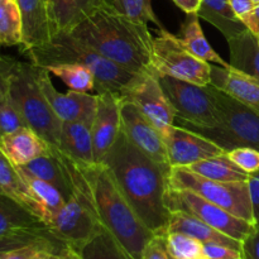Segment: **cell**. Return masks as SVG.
<instances>
[{
    "label": "cell",
    "instance_id": "obj_1",
    "mask_svg": "<svg viewBox=\"0 0 259 259\" xmlns=\"http://www.w3.org/2000/svg\"><path fill=\"white\" fill-rule=\"evenodd\" d=\"M70 180L72 195L91 205L103 227L134 259H142L147 243L156 235L143 224L104 163H85L51 147Z\"/></svg>",
    "mask_w": 259,
    "mask_h": 259
},
{
    "label": "cell",
    "instance_id": "obj_2",
    "mask_svg": "<svg viewBox=\"0 0 259 259\" xmlns=\"http://www.w3.org/2000/svg\"><path fill=\"white\" fill-rule=\"evenodd\" d=\"M101 163L113 174L119 189L143 224L158 237L168 233L169 210L164 205L171 167L162 166L139 151L121 132Z\"/></svg>",
    "mask_w": 259,
    "mask_h": 259
},
{
    "label": "cell",
    "instance_id": "obj_3",
    "mask_svg": "<svg viewBox=\"0 0 259 259\" xmlns=\"http://www.w3.org/2000/svg\"><path fill=\"white\" fill-rule=\"evenodd\" d=\"M71 33L131 72L154 73L151 63L153 35L148 24L124 17L115 8L98 10Z\"/></svg>",
    "mask_w": 259,
    "mask_h": 259
},
{
    "label": "cell",
    "instance_id": "obj_4",
    "mask_svg": "<svg viewBox=\"0 0 259 259\" xmlns=\"http://www.w3.org/2000/svg\"><path fill=\"white\" fill-rule=\"evenodd\" d=\"M24 53L30 58V62L43 68L65 63L89 68L95 75V94L111 91L120 96L142 76L116 65L71 32L53 33L47 43L30 48Z\"/></svg>",
    "mask_w": 259,
    "mask_h": 259
},
{
    "label": "cell",
    "instance_id": "obj_5",
    "mask_svg": "<svg viewBox=\"0 0 259 259\" xmlns=\"http://www.w3.org/2000/svg\"><path fill=\"white\" fill-rule=\"evenodd\" d=\"M39 66L0 56L3 89L22 113L28 126L51 147H58L62 121L56 116L38 82Z\"/></svg>",
    "mask_w": 259,
    "mask_h": 259
},
{
    "label": "cell",
    "instance_id": "obj_6",
    "mask_svg": "<svg viewBox=\"0 0 259 259\" xmlns=\"http://www.w3.org/2000/svg\"><path fill=\"white\" fill-rule=\"evenodd\" d=\"M210 91L218 116V125L212 128L197 126L176 118L175 125L190 129L214 142L224 152L238 147H252L259 151V113L244 105L209 83Z\"/></svg>",
    "mask_w": 259,
    "mask_h": 259
},
{
    "label": "cell",
    "instance_id": "obj_7",
    "mask_svg": "<svg viewBox=\"0 0 259 259\" xmlns=\"http://www.w3.org/2000/svg\"><path fill=\"white\" fill-rule=\"evenodd\" d=\"M35 245L47 252L66 247L40 218L0 194V253Z\"/></svg>",
    "mask_w": 259,
    "mask_h": 259
},
{
    "label": "cell",
    "instance_id": "obj_8",
    "mask_svg": "<svg viewBox=\"0 0 259 259\" xmlns=\"http://www.w3.org/2000/svg\"><path fill=\"white\" fill-rule=\"evenodd\" d=\"M168 187L195 192L230 214L254 224L248 181H215L190 171L187 167H171Z\"/></svg>",
    "mask_w": 259,
    "mask_h": 259
},
{
    "label": "cell",
    "instance_id": "obj_9",
    "mask_svg": "<svg viewBox=\"0 0 259 259\" xmlns=\"http://www.w3.org/2000/svg\"><path fill=\"white\" fill-rule=\"evenodd\" d=\"M152 70L158 76H169L206 86L211 82V63L192 55L177 35L159 28L152 40Z\"/></svg>",
    "mask_w": 259,
    "mask_h": 259
},
{
    "label": "cell",
    "instance_id": "obj_10",
    "mask_svg": "<svg viewBox=\"0 0 259 259\" xmlns=\"http://www.w3.org/2000/svg\"><path fill=\"white\" fill-rule=\"evenodd\" d=\"M164 205L169 212L184 211L194 215L218 232L239 242H242L255 227L252 223L230 214L223 207L207 201L206 199L189 190L168 187L164 194Z\"/></svg>",
    "mask_w": 259,
    "mask_h": 259
},
{
    "label": "cell",
    "instance_id": "obj_11",
    "mask_svg": "<svg viewBox=\"0 0 259 259\" xmlns=\"http://www.w3.org/2000/svg\"><path fill=\"white\" fill-rule=\"evenodd\" d=\"M47 225L58 240L78 252L105 229L91 205L76 194L48 220Z\"/></svg>",
    "mask_w": 259,
    "mask_h": 259
},
{
    "label": "cell",
    "instance_id": "obj_12",
    "mask_svg": "<svg viewBox=\"0 0 259 259\" xmlns=\"http://www.w3.org/2000/svg\"><path fill=\"white\" fill-rule=\"evenodd\" d=\"M158 80L176 111V118L197 126L218 125L217 111L207 85H196L169 76H158Z\"/></svg>",
    "mask_w": 259,
    "mask_h": 259
},
{
    "label": "cell",
    "instance_id": "obj_13",
    "mask_svg": "<svg viewBox=\"0 0 259 259\" xmlns=\"http://www.w3.org/2000/svg\"><path fill=\"white\" fill-rule=\"evenodd\" d=\"M119 98L126 99L137 105V108L161 132L162 137L175 125L176 111L164 94L158 75L156 73L142 75Z\"/></svg>",
    "mask_w": 259,
    "mask_h": 259
},
{
    "label": "cell",
    "instance_id": "obj_14",
    "mask_svg": "<svg viewBox=\"0 0 259 259\" xmlns=\"http://www.w3.org/2000/svg\"><path fill=\"white\" fill-rule=\"evenodd\" d=\"M120 129L126 138L146 156L162 166L171 167L167 159L166 144L161 132L151 120L126 99L119 98Z\"/></svg>",
    "mask_w": 259,
    "mask_h": 259
},
{
    "label": "cell",
    "instance_id": "obj_15",
    "mask_svg": "<svg viewBox=\"0 0 259 259\" xmlns=\"http://www.w3.org/2000/svg\"><path fill=\"white\" fill-rule=\"evenodd\" d=\"M38 82L53 113L61 121H83L93 124L98 104L96 94L91 95L90 93L72 90L60 93L53 86L50 72L43 67H39L38 71Z\"/></svg>",
    "mask_w": 259,
    "mask_h": 259
},
{
    "label": "cell",
    "instance_id": "obj_16",
    "mask_svg": "<svg viewBox=\"0 0 259 259\" xmlns=\"http://www.w3.org/2000/svg\"><path fill=\"white\" fill-rule=\"evenodd\" d=\"M163 141L171 167H189L201 159L224 153L214 142L179 125H172L163 134Z\"/></svg>",
    "mask_w": 259,
    "mask_h": 259
},
{
    "label": "cell",
    "instance_id": "obj_17",
    "mask_svg": "<svg viewBox=\"0 0 259 259\" xmlns=\"http://www.w3.org/2000/svg\"><path fill=\"white\" fill-rule=\"evenodd\" d=\"M96 95L98 104L91 124V136L94 159L95 163H101L120 133V111L118 95L111 91H101Z\"/></svg>",
    "mask_w": 259,
    "mask_h": 259
},
{
    "label": "cell",
    "instance_id": "obj_18",
    "mask_svg": "<svg viewBox=\"0 0 259 259\" xmlns=\"http://www.w3.org/2000/svg\"><path fill=\"white\" fill-rule=\"evenodd\" d=\"M15 3L22 20L23 52L47 43L53 34L47 0H15Z\"/></svg>",
    "mask_w": 259,
    "mask_h": 259
},
{
    "label": "cell",
    "instance_id": "obj_19",
    "mask_svg": "<svg viewBox=\"0 0 259 259\" xmlns=\"http://www.w3.org/2000/svg\"><path fill=\"white\" fill-rule=\"evenodd\" d=\"M211 85L259 113V81L232 66L211 63Z\"/></svg>",
    "mask_w": 259,
    "mask_h": 259
},
{
    "label": "cell",
    "instance_id": "obj_20",
    "mask_svg": "<svg viewBox=\"0 0 259 259\" xmlns=\"http://www.w3.org/2000/svg\"><path fill=\"white\" fill-rule=\"evenodd\" d=\"M53 33L71 32L98 10L114 8L113 0H50Z\"/></svg>",
    "mask_w": 259,
    "mask_h": 259
},
{
    "label": "cell",
    "instance_id": "obj_21",
    "mask_svg": "<svg viewBox=\"0 0 259 259\" xmlns=\"http://www.w3.org/2000/svg\"><path fill=\"white\" fill-rule=\"evenodd\" d=\"M0 149L17 167L24 166L33 159L47 154L51 146L29 126L0 137Z\"/></svg>",
    "mask_w": 259,
    "mask_h": 259
},
{
    "label": "cell",
    "instance_id": "obj_22",
    "mask_svg": "<svg viewBox=\"0 0 259 259\" xmlns=\"http://www.w3.org/2000/svg\"><path fill=\"white\" fill-rule=\"evenodd\" d=\"M0 194L10 197L42 219V209L25 181L19 167L13 164L0 149Z\"/></svg>",
    "mask_w": 259,
    "mask_h": 259
},
{
    "label": "cell",
    "instance_id": "obj_23",
    "mask_svg": "<svg viewBox=\"0 0 259 259\" xmlns=\"http://www.w3.org/2000/svg\"><path fill=\"white\" fill-rule=\"evenodd\" d=\"M57 148L76 161L95 163L91 124L83 121H62Z\"/></svg>",
    "mask_w": 259,
    "mask_h": 259
},
{
    "label": "cell",
    "instance_id": "obj_24",
    "mask_svg": "<svg viewBox=\"0 0 259 259\" xmlns=\"http://www.w3.org/2000/svg\"><path fill=\"white\" fill-rule=\"evenodd\" d=\"M171 232L184 233V234H187L190 237L195 238V239L200 240L202 244L218 243V244L229 245V247L235 248V249L242 248V242L218 232L217 229L210 227L209 224L204 223L202 220L184 211L171 212L168 223V233Z\"/></svg>",
    "mask_w": 259,
    "mask_h": 259
},
{
    "label": "cell",
    "instance_id": "obj_25",
    "mask_svg": "<svg viewBox=\"0 0 259 259\" xmlns=\"http://www.w3.org/2000/svg\"><path fill=\"white\" fill-rule=\"evenodd\" d=\"M197 15L220 30L227 40L248 29L228 0H200Z\"/></svg>",
    "mask_w": 259,
    "mask_h": 259
},
{
    "label": "cell",
    "instance_id": "obj_26",
    "mask_svg": "<svg viewBox=\"0 0 259 259\" xmlns=\"http://www.w3.org/2000/svg\"><path fill=\"white\" fill-rule=\"evenodd\" d=\"M229 65L235 70L252 76L259 81V42L249 29L228 39Z\"/></svg>",
    "mask_w": 259,
    "mask_h": 259
},
{
    "label": "cell",
    "instance_id": "obj_27",
    "mask_svg": "<svg viewBox=\"0 0 259 259\" xmlns=\"http://www.w3.org/2000/svg\"><path fill=\"white\" fill-rule=\"evenodd\" d=\"M19 168L27 175L53 185L65 196L67 201L72 197L70 180L66 175L62 163L55 154V152L52 151V148L47 154H43V156L33 159L32 162L24 164V166H20Z\"/></svg>",
    "mask_w": 259,
    "mask_h": 259
},
{
    "label": "cell",
    "instance_id": "obj_28",
    "mask_svg": "<svg viewBox=\"0 0 259 259\" xmlns=\"http://www.w3.org/2000/svg\"><path fill=\"white\" fill-rule=\"evenodd\" d=\"M180 39L184 43L185 47L195 55L196 57L201 58V60L206 61L209 63H214V65L224 66L228 67L229 62L223 60L214 48L211 47L209 42H207L206 37H205L202 28L200 25V17L197 13H190L187 14L186 19L181 24V29H180Z\"/></svg>",
    "mask_w": 259,
    "mask_h": 259
},
{
    "label": "cell",
    "instance_id": "obj_29",
    "mask_svg": "<svg viewBox=\"0 0 259 259\" xmlns=\"http://www.w3.org/2000/svg\"><path fill=\"white\" fill-rule=\"evenodd\" d=\"M187 168L195 174L200 175L206 179L215 180L223 182H235V181H248L249 175L237 166L232 159L228 157L227 152L218 156L209 157L201 159L196 163L191 164Z\"/></svg>",
    "mask_w": 259,
    "mask_h": 259
},
{
    "label": "cell",
    "instance_id": "obj_30",
    "mask_svg": "<svg viewBox=\"0 0 259 259\" xmlns=\"http://www.w3.org/2000/svg\"><path fill=\"white\" fill-rule=\"evenodd\" d=\"M22 174L24 176L25 181L29 185L33 194H34L40 209H42V220L47 224L48 220L67 202V200L65 199V196L53 185L48 184V182L43 181V180L35 179V177L27 175L23 171Z\"/></svg>",
    "mask_w": 259,
    "mask_h": 259
},
{
    "label": "cell",
    "instance_id": "obj_31",
    "mask_svg": "<svg viewBox=\"0 0 259 259\" xmlns=\"http://www.w3.org/2000/svg\"><path fill=\"white\" fill-rule=\"evenodd\" d=\"M46 70L53 76L60 78L68 88V90L78 93H91L95 91V75L91 70L75 63L50 66Z\"/></svg>",
    "mask_w": 259,
    "mask_h": 259
},
{
    "label": "cell",
    "instance_id": "obj_32",
    "mask_svg": "<svg viewBox=\"0 0 259 259\" xmlns=\"http://www.w3.org/2000/svg\"><path fill=\"white\" fill-rule=\"evenodd\" d=\"M82 259H134L106 229L80 250Z\"/></svg>",
    "mask_w": 259,
    "mask_h": 259
},
{
    "label": "cell",
    "instance_id": "obj_33",
    "mask_svg": "<svg viewBox=\"0 0 259 259\" xmlns=\"http://www.w3.org/2000/svg\"><path fill=\"white\" fill-rule=\"evenodd\" d=\"M22 45V20L15 0L0 5V47Z\"/></svg>",
    "mask_w": 259,
    "mask_h": 259
},
{
    "label": "cell",
    "instance_id": "obj_34",
    "mask_svg": "<svg viewBox=\"0 0 259 259\" xmlns=\"http://www.w3.org/2000/svg\"><path fill=\"white\" fill-rule=\"evenodd\" d=\"M164 242L172 259H207L204 252V244L184 233H167Z\"/></svg>",
    "mask_w": 259,
    "mask_h": 259
},
{
    "label": "cell",
    "instance_id": "obj_35",
    "mask_svg": "<svg viewBox=\"0 0 259 259\" xmlns=\"http://www.w3.org/2000/svg\"><path fill=\"white\" fill-rule=\"evenodd\" d=\"M113 2L116 12L124 17L144 24L153 23L158 27V29L163 28L152 8L151 0H113Z\"/></svg>",
    "mask_w": 259,
    "mask_h": 259
},
{
    "label": "cell",
    "instance_id": "obj_36",
    "mask_svg": "<svg viewBox=\"0 0 259 259\" xmlns=\"http://www.w3.org/2000/svg\"><path fill=\"white\" fill-rule=\"evenodd\" d=\"M24 126H28L27 121L24 120L14 101L4 91L0 98V137L13 133Z\"/></svg>",
    "mask_w": 259,
    "mask_h": 259
},
{
    "label": "cell",
    "instance_id": "obj_37",
    "mask_svg": "<svg viewBox=\"0 0 259 259\" xmlns=\"http://www.w3.org/2000/svg\"><path fill=\"white\" fill-rule=\"evenodd\" d=\"M228 157L248 175L259 171V151L252 147H238L227 152Z\"/></svg>",
    "mask_w": 259,
    "mask_h": 259
},
{
    "label": "cell",
    "instance_id": "obj_38",
    "mask_svg": "<svg viewBox=\"0 0 259 259\" xmlns=\"http://www.w3.org/2000/svg\"><path fill=\"white\" fill-rule=\"evenodd\" d=\"M204 252L207 259H242L240 249L218 243L204 244Z\"/></svg>",
    "mask_w": 259,
    "mask_h": 259
},
{
    "label": "cell",
    "instance_id": "obj_39",
    "mask_svg": "<svg viewBox=\"0 0 259 259\" xmlns=\"http://www.w3.org/2000/svg\"><path fill=\"white\" fill-rule=\"evenodd\" d=\"M47 250L42 249L35 245L17 248V249L8 250L0 253V259H45Z\"/></svg>",
    "mask_w": 259,
    "mask_h": 259
},
{
    "label": "cell",
    "instance_id": "obj_40",
    "mask_svg": "<svg viewBox=\"0 0 259 259\" xmlns=\"http://www.w3.org/2000/svg\"><path fill=\"white\" fill-rule=\"evenodd\" d=\"M142 259H172L167 252L164 237L156 235L152 238L144 248Z\"/></svg>",
    "mask_w": 259,
    "mask_h": 259
},
{
    "label": "cell",
    "instance_id": "obj_41",
    "mask_svg": "<svg viewBox=\"0 0 259 259\" xmlns=\"http://www.w3.org/2000/svg\"><path fill=\"white\" fill-rule=\"evenodd\" d=\"M242 259H259V227L254 229L242 240Z\"/></svg>",
    "mask_w": 259,
    "mask_h": 259
},
{
    "label": "cell",
    "instance_id": "obj_42",
    "mask_svg": "<svg viewBox=\"0 0 259 259\" xmlns=\"http://www.w3.org/2000/svg\"><path fill=\"white\" fill-rule=\"evenodd\" d=\"M248 186H249L250 200H252L254 224L259 227V171L249 175V177H248Z\"/></svg>",
    "mask_w": 259,
    "mask_h": 259
},
{
    "label": "cell",
    "instance_id": "obj_43",
    "mask_svg": "<svg viewBox=\"0 0 259 259\" xmlns=\"http://www.w3.org/2000/svg\"><path fill=\"white\" fill-rule=\"evenodd\" d=\"M45 259H82V257H81V253L75 248L66 245L55 252H48Z\"/></svg>",
    "mask_w": 259,
    "mask_h": 259
},
{
    "label": "cell",
    "instance_id": "obj_44",
    "mask_svg": "<svg viewBox=\"0 0 259 259\" xmlns=\"http://www.w3.org/2000/svg\"><path fill=\"white\" fill-rule=\"evenodd\" d=\"M242 22L244 23L245 27L253 32L254 34H258L259 33V3L255 4V7L250 10L248 14H245L244 17L240 18Z\"/></svg>",
    "mask_w": 259,
    "mask_h": 259
},
{
    "label": "cell",
    "instance_id": "obj_45",
    "mask_svg": "<svg viewBox=\"0 0 259 259\" xmlns=\"http://www.w3.org/2000/svg\"><path fill=\"white\" fill-rule=\"evenodd\" d=\"M228 2L239 18L244 17L255 7V3L252 0H228Z\"/></svg>",
    "mask_w": 259,
    "mask_h": 259
},
{
    "label": "cell",
    "instance_id": "obj_46",
    "mask_svg": "<svg viewBox=\"0 0 259 259\" xmlns=\"http://www.w3.org/2000/svg\"><path fill=\"white\" fill-rule=\"evenodd\" d=\"M175 4L181 8L186 14L190 13H197L200 7V0H174Z\"/></svg>",
    "mask_w": 259,
    "mask_h": 259
},
{
    "label": "cell",
    "instance_id": "obj_47",
    "mask_svg": "<svg viewBox=\"0 0 259 259\" xmlns=\"http://www.w3.org/2000/svg\"><path fill=\"white\" fill-rule=\"evenodd\" d=\"M3 94H4V89H3L2 80H0V98H2V96H3Z\"/></svg>",
    "mask_w": 259,
    "mask_h": 259
},
{
    "label": "cell",
    "instance_id": "obj_48",
    "mask_svg": "<svg viewBox=\"0 0 259 259\" xmlns=\"http://www.w3.org/2000/svg\"><path fill=\"white\" fill-rule=\"evenodd\" d=\"M8 2H10V0H0V5L5 4V3H8Z\"/></svg>",
    "mask_w": 259,
    "mask_h": 259
},
{
    "label": "cell",
    "instance_id": "obj_49",
    "mask_svg": "<svg viewBox=\"0 0 259 259\" xmlns=\"http://www.w3.org/2000/svg\"><path fill=\"white\" fill-rule=\"evenodd\" d=\"M252 2H254L255 4H258V3H259V0H252Z\"/></svg>",
    "mask_w": 259,
    "mask_h": 259
},
{
    "label": "cell",
    "instance_id": "obj_50",
    "mask_svg": "<svg viewBox=\"0 0 259 259\" xmlns=\"http://www.w3.org/2000/svg\"><path fill=\"white\" fill-rule=\"evenodd\" d=\"M255 35H257V38H258V42H259V33H258V34H255Z\"/></svg>",
    "mask_w": 259,
    "mask_h": 259
},
{
    "label": "cell",
    "instance_id": "obj_51",
    "mask_svg": "<svg viewBox=\"0 0 259 259\" xmlns=\"http://www.w3.org/2000/svg\"><path fill=\"white\" fill-rule=\"evenodd\" d=\"M47 2H50V0H47Z\"/></svg>",
    "mask_w": 259,
    "mask_h": 259
}]
</instances>
